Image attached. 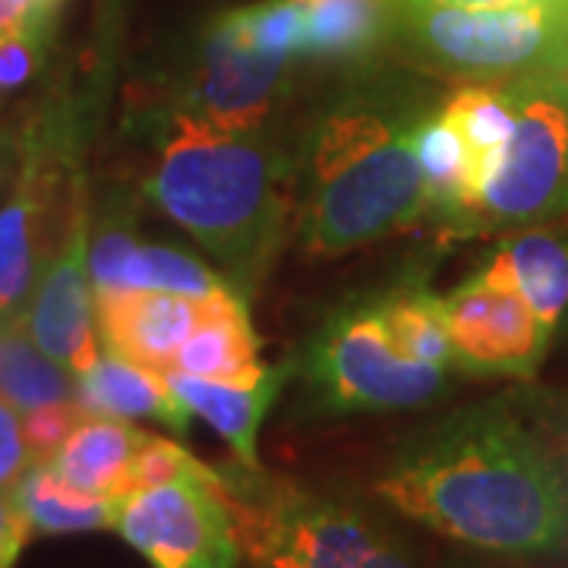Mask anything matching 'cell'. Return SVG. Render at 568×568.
Returning a JSON list of instances; mask_svg holds the SVG:
<instances>
[{"label":"cell","mask_w":568,"mask_h":568,"mask_svg":"<svg viewBox=\"0 0 568 568\" xmlns=\"http://www.w3.org/2000/svg\"><path fill=\"white\" fill-rule=\"evenodd\" d=\"M13 499L29 518L32 530L41 534H80V530L114 528L118 503L121 499H104L89 496L82 489L70 487L51 462L29 465L13 487Z\"/></svg>","instance_id":"cell-21"},{"label":"cell","mask_w":568,"mask_h":568,"mask_svg":"<svg viewBox=\"0 0 568 568\" xmlns=\"http://www.w3.org/2000/svg\"><path fill=\"white\" fill-rule=\"evenodd\" d=\"M414 44L443 70L484 82L518 80L568 63V7L467 10L398 0Z\"/></svg>","instance_id":"cell-6"},{"label":"cell","mask_w":568,"mask_h":568,"mask_svg":"<svg viewBox=\"0 0 568 568\" xmlns=\"http://www.w3.org/2000/svg\"><path fill=\"white\" fill-rule=\"evenodd\" d=\"M61 0H0V39L13 32H48Z\"/></svg>","instance_id":"cell-32"},{"label":"cell","mask_w":568,"mask_h":568,"mask_svg":"<svg viewBox=\"0 0 568 568\" xmlns=\"http://www.w3.org/2000/svg\"><path fill=\"white\" fill-rule=\"evenodd\" d=\"M446 118L458 136L465 140L474 164V193L470 203L480 190V183L489 174V168L503 155L508 136L515 130V104L508 85H462L443 108ZM470 209V205H467ZM465 224V222H462Z\"/></svg>","instance_id":"cell-23"},{"label":"cell","mask_w":568,"mask_h":568,"mask_svg":"<svg viewBox=\"0 0 568 568\" xmlns=\"http://www.w3.org/2000/svg\"><path fill=\"white\" fill-rule=\"evenodd\" d=\"M82 414L77 402H61V405H44L22 414V439L32 455V465L39 462H54V455L61 452L67 436L77 429Z\"/></svg>","instance_id":"cell-29"},{"label":"cell","mask_w":568,"mask_h":568,"mask_svg":"<svg viewBox=\"0 0 568 568\" xmlns=\"http://www.w3.org/2000/svg\"><path fill=\"white\" fill-rule=\"evenodd\" d=\"M114 530L152 568H237L244 552L222 484L209 480L126 493Z\"/></svg>","instance_id":"cell-8"},{"label":"cell","mask_w":568,"mask_h":568,"mask_svg":"<svg viewBox=\"0 0 568 568\" xmlns=\"http://www.w3.org/2000/svg\"><path fill=\"white\" fill-rule=\"evenodd\" d=\"M26 328L32 342L73 376L99 361V323L95 291L89 278V219L82 193L67 209V227L44 278L26 310Z\"/></svg>","instance_id":"cell-10"},{"label":"cell","mask_w":568,"mask_h":568,"mask_svg":"<svg viewBox=\"0 0 568 568\" xmlns=\"http://www.w3.org/2000/svg\"><path fill=\"white\" fill-rule=\"evenodd\" d=\"M155 162L145 190L222 263L237 294L263 282L287 222V162L256 130H224L164 111L149 123Z\"/></svg>","instance_id":"cell-2"},{"label":"cell","mask_w":568,"mask_h":568,"mask_svg":"<svg viewBox=\"0 0 568 568\" xmlns=\"http://www.w3.org/2000/svg\"><path fill=\"white\" fill-rule=\"evenodd\" d=\"M439 306L462 369L530 376L547 354L552 332L506 284L477 275L439 297Z\"/></svg>","instance_id":"cell-9"},{"label":"cell","mask_w":568,"mask_h":568,"mask_svg":"<svg viewBox=\"0 0 568 568\" xmlns=\"http://www.w3.org/2000/svg\"><path fill=\"white\" fill-rule=\"evenodd\" d=\"M237 36L250 41L256 51L275 54V58H294L301 54V36H304V7L297 0H263L256 7H241L227 13Z\"/></svg>","instance_id":"cell-26"},{"label":"cell","mask_w":568,"mask_h":568,"mask_svg":"<svg viewBox=\"0 0 568 568\" xmlns=\"http://www.w3.org/2000/svg\"><path fill=\"white\" fill-rule=\"evenodd\" d=\"M294 366L265 369L256 379H203L181 369H164V383L183 402V407L212 426L231 452L237 465L260 467V426H263L275 395L282 392Z\"/></svg>","instance_id":"cell-14"},{"label":"cell","mask_w":568,"mask_h":568,"mask_svg":"<svg viewBox=\"0 0 568 568\" xmlns=\"http://www.w3.org/2000/svg\"><path fill=\"white\" fill-rule=\"evenodd\" d=\"M48 32H13L0 39V92H13L39 73Z\"/></svg>","instance_id":"cell-30"},{"label":"cell","mask_w":568,"mask_h":568,"mask_svg":"<svg viewBox=\"0 0 568 568\" xmlns=\"http://www.w3.org/2000/svg\"><path fill=\"white\" fill-rule=\"evenodd\" d=\"M426 114L424 102L395 85L357 89L325 111L306 149V253L335 256L424 215L417 130Z\"/></svg>","instance_id":"cell-3"},{"label":"cell","mask_w":568,"mask_h":568,"mask_svg":"<svg viewBox=\"0 0 568 568\" xmlns=\"http://www.w3.org/2000/svg\"><path fill=\"white\" fill-rule=\"evenodd\" d=\"M32 455L22 439V414L0 402V489H13L29 470Z\"/></svg>","instance_id":"cell-31"},{"label":"cell","mask_w":568,"mask_h":568,"mask_svg":"<svg viewBox=\"0 0 568 568\" xmlns=\"http://www.w3.org/2000/svg\"><path fill=\"white\" fill-rule=\"evenodd\" d=\"M171 369H181L203 379H256L265 369L260 366V345L246 320L241 294H222L209 301L203 323L183 342Z\"/></svg>","instance_id":"cell-18"},{"label":"cell","mask_w":568,"mask_h":568,"mask_svg":"<svg viewBox=\"0 0 568 568\" xmlns=\"http://www.w3.org/2000/svg\"><path fill=\"white\" fill-rule=\"evenodd\" d=\"M142 443L145 433L126 420L82 417L51 465L70 487L89 496L123 499L130 493V465Z\"/></svg>","instance_id":"cell-17"},{"label":"cell","mask_w":568,"mask_h":568,"mask_svg":"<svg viewBox=\"0 0 568 568\" xmlns=\"http://www.w3.org/2000/svg\"><path fill=\"white\" fill-rule=\"evenodd\" d=\"M241 547L260 568H414L405 544L364 508L265 477L222 474Z\"/></svg>","instance_id":"cell-4"},{"label":"cell","mask_w":568,"mask_h":568,"mask_svg":"<svg viewBox=\"0 0 568 568\" xmlns=\"http://www.w3.org/2000/svg\"><path fill=\"white\" fill-rule=\"evenodd\" d=\"M0 402L20 414L77 402V376L32 342L26 316L0 320Z\"/></svg>","instance_id":"cell-20"},{"label":"cell","mask_w":568,"mask_h":568,"mask_svg":"<svg viewBox=\"0 0 568 568\" xmlns=\"http://www.w3.org/2000/svg\"><path fill=\"white\" fill-rule=\"evenodd\" d=\"M429 3H446V7H467V10H489V7H568V0H429Z\"/></svg>","instance_id":"cell-34"},{"label":"cell","mask_w":568,"mask_h":568,"mask_svg":"<svg viewBox=\"0 0 568 568\" xmlns=\"http://www.w3.org/2000/svg\"><path fill=\"white\" fill-rule=\"evenodd\" d=\"M301 369L313 405L332 414L405 410L429 405L446 392V366L398 354L376 301L332 313L306 347Z\"/></svg>","instance_id":"cell-7"},{"label":"cell","mask_w":568,"mask_h":568,"mask_svg":"<svg viewBox=\"0 0 568 568\" xmlns=\"http://www.w3.org/2000/svg\"><path fill=\"white\" fill-rule=\"evenodd\" d=\"M209 301L164 291L95 294V323L108 354L164 373L193 328L203 323Z\"/></svg>","instance_id":"cell-12"},{"label":"cell","mask_w":568,"mask_h":568,"mask_svg":"<svg viewBox=\"0 0 568 568\" xmlns=\"http://www.w3.org/2000/svg\"><path fill=\"white\" fill-rule=\"evenodd\" d=\"M376 306H379V320L386 325L388 342L407 361L436 366L455 364L439 297H433L424 287H398L379 297Z\"/></svg>","instance_id":"cell-24"},{"label":"cell","mask_w":568,"mask_h":568,"mask_svg":"<svg viewBox=\"0 0 568 568\" xmlns=\"http://www.w3.org/2000/svg\"><path fill=\"white\" fill-rule=\"evenodd\" d=\"M77 405L85 417H111V420L152 417L181 436L190 429V417H193L181 398L168 388L162 373L130 364L114 354L99 357L85 373L77 376Z\"/></svg>","instance_id":"cell-15"},{"label":"cell","mask_w":568,"mask_h":568,"mask_svg":"<svg viewBox=\"0 0 568 568\" xmlns=\"http://www.w3.org/2000/svg\"><path fill=\"white\" fill-rule=\"evenodd\" d=\"M54 186L51 159L29 152L10 196L0 205V320L26 316L36 294L39 265L44 263V215Z\"/></svg>","instance_id":"cell-13"},{"label":"cell","mask_w":568,"mask_h":568,"mask_svg":"<svg viewBox=\"0 0 568 568\" xmlns=\"http://www.w3.org/2000/svg\"><path fill=\"white\" fill-rule=\"evenodd\" d=\"M174 480H209L222 484V474L196 462L190 452L164 436H145V443L136 452L130 465V493L142 487H159Z\"/></svg>","instance_id":"cell-27"},{"label":"cell","mask_w":568,"mask_h":568,"mask_svg":"<svg viewBox=\"0 0 568 568\" xmlns=\"http://www.w3.org/2000/svg\"><path fill=\"white\" fill-rule=\"evenodd\" d=\"M304 7L301 54L361 61L386 39L398 0H297Z\"/></svg>","instance_id":"cell-19"},{"label":"cell","mask_w":568,"mask_h":568,"mask_svg":"<svg viewBox=\"0 0 568 568\" xmlns=\"http://www.w3.org/2000/svg\"><path fill=\"white\" fill-rule=\"evenodd\" d=\"M515 130L489 168L462 231L568 212V63L508 80Z\"/></svg>","instance_id":"cell-5"},{"label":"cell","mask_w":568,"mask_h":568,"mask_svg":"<svg viewBox=\"0 0 568 568\" xmlns=\"http://www.w3.org/2000/svg\"><path fill=\"white\" fill-rule=\"evenodd\" d=\"M123 291H164L193 301H215L222 294H231L227 282H222L212 268L181 250L159 244L136 246L130 253L123 265Z\"/></svg>","instance_id":"cell-25"},{"label":"cell","mask_w":568,"mask_h":568,"mask_svg":"<svg viewBox=\"0 0 568 568\" xmlns=\"http://www.w3.org/2000/svg\"><path fill=\"white\" fill-rule=\"evenodd\" d=\"M36 530L22 508L13 499V489H0V568H13L20 562L22 549Z\"/></svg>","instance_id":"cell-33"},{"label":"cell","mask_w":568,"mask_h":568,"mask_svg":"<svg viewBox=\"0 0 568 568\" xmlns=\"http://www.w3.org/2000/svg\"><path fill=\"white\" fill-rule=\"evenodd\" d=\"M417 159L424 171L426 209L439 212L452 231H462V222L474 193V164L458 130L439 114H426L417 130Z\"/></svg>","instance_id":"cell-22"},{"label":"cell","mask_w":568,"mask_h":568,"mask_svg":"<svg viewBox=\"0 0 568 568\" xmlns=\"http://www.w3.org/2000/svg\"><path fill=\"white\" fill-rule=\"evenodd\" d=\"M136 227L133 222L114 219L99 227L95 241L89 246V278L95 294L123 291V265L136 250Z\"/></svg>","instance_id":"cell-28"},{"label":"cell","mask_w":568,"mask_h":568,"mask_svg":"<svg viewBox=\"0 0 568 568\" xmlns=\"http://www.w3.org/2000/svg\"><path fill=\"white\" fill-rule=\"evenodd\" d=\"M480 275L511 287L552 332L568 306V234L530 227L506 237Z\"/></svg>","instance_id":"cell-16"},{"label":"cell","mask_w":568,"mask_h":568,"mask_svg":"<svg viewBox=\"0 0 568 568\" xmlns=\"http://www.w3.org/2000/svg\"><path fill=\"white\" fill-rule=\"evenodd\" d=\"M379 499L410 521L489 552H549L568 540V493L515 417L467 407L398 448Z\"/></svg>","instance_id":"cell-1"},{"label":"cell","mask_w":568,"mask_h":568,"mask_svg":"<svg viewBox=\"0 0 568 568\" xmlns=\"http://www.w3.org/2000/svg\"><path fill=\"white\" fill-rule=\"evenodd\" d=\"M284 70L287 58L256 51L224 13L203 41L186 111L224 130H256L278 99Z\"/></svg>","instance_id":"cell-11"}]
</instances>
